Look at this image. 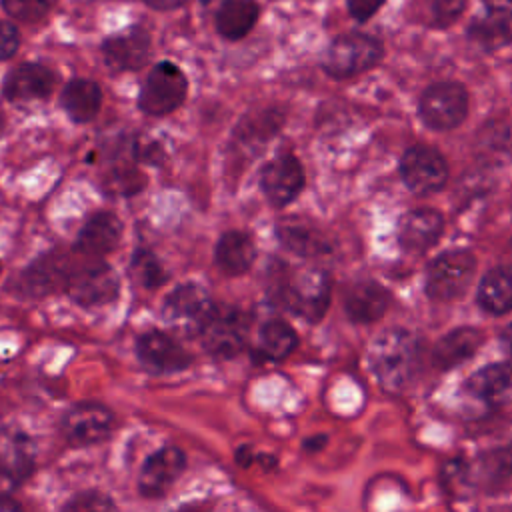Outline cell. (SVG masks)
I'll return each mask as SVG.
<instances>
[{
    "label": "cell",
    "mask_w": 512,
    "mask_h": 512,
    "mask_svg": "<svg viewBox=\"0 0 512 512\" xmlns=\"http://www.w3.org/2000/svg\"><path fill=\"white\" fill-rule=\"evenodd\" d=\"M466 390L480 402L502 408L512 404V364H488L466 380Z\"/></svg>",
    "instance_id": "obj_17"
},
{
    "label": "cell",
    "mask_w": 512,
    "mask_h": 512,
    "mask_svg": "<svg viewBox=\"0 0 512 512\" xmlns=\"http://www.w3.org/2000/svg\"><path fill=\"white\" fill-rule=\"evenodd\" d=\"M34 468V448L22 432H0V482L20 484Z\"/></svg>",
    "instance_id": "obj_20"
},
{
    "label": "cell",
    "mask_w": 512,
    "mask_h": 512,
    "mask_svg": "<svg viewBox=\"0 0 512 512\" xmlns=\"http://www.w3.org/2000/svg\"><path fill=\"white\" fill-rule=\"evenodd\" d=\"M280 296L284 306L296 316L308 322H318L330 304V278L316 268L300 270L282 286Z\"/></svg>",
    "instance_id": "obj_5"
},
{
    "label": "cell",
    "mask_w": 512,
    "mask_h": 512,
    "mask_svg": "<svg viewBox=\"0 0 512 512\" xmlns=\"http://www.w3.org/2000/svg\"><path fill=\"white\" fill-rule=\"evenodd\" d=\"M132 272L146 288H158L166 282V270L150 250H136L132 256Z\"/></svg>",
    "instance_id": "obj_31"
},
{
    "label": "cell",
    "mask_w": 512,
    "mask_h": 512,
    "mask_svg": "<svg viewBox=\"0 0 512 512\" xmlns=\"http://www.w3.org/2000/svg\"><path fill=\"white\" fill-rule=\"evenodd\" d=\"M442 216L432 208L410 210L398 222V242L406 252L418 254L428 250L442 234Z\"/></svg>",
    "instance_id": "obj_18"
},
{
    "label": "cell",
    "mask_w": 512,
    "mask_h": 512,
    "mask_svg": "<svg viewBox=\"0 0 512 512\" xmlns=\"http://www.w3.org/2000/svg\"><path fill=\"white\" fill-rule=\"evenodd\" d=\"M140 364L154 374L180 372L190 364V354L168 334L152 330L136 340Z\"/></svg>",
    "instance_id": "obj_13"
},
{
    "label": "cell",
    "mask_w": 512,
    "mask_h": 512,
    "mask_svg": "<svg viewBox=\"0 0 512 512\" xmlns=\"http://www.w3.org/2000/svg\"><path fill=\"white\" fill-rule=\"evenodd\" d=\"M420 340L402 328H390L378 334L368 348V364L378 382L388 390H404L414 382L420 368Z\"/></svg>",
    "instance_id": "obj_1"
},
{
    "label": "cell",
    "mask_w": 512,
    "mask_h": 512,
    "mask_svg": "<svg viewBox=\"0 0 512 512\" xmlns=\"http://www.w3.org/2000/svg\"><path fill=\"white\" fill-rule=\"evenodd\" d=\"M254 258H256V246L252 236H248L246 232L228 230L216 242L214 262L222 272L230 276L244 274L254 264Z\"/></svg>",
    "instance_id": "obj_22"
},
{
    "label": "cell",
    "mask_w": 512,
    "mask_h": 512,
    "mask_svg": "<svg viewBox=\"0 0 512 512\" xmlns=\"http://www.w3.org/2000/svg\"><path fill=\"white\" fill-rule=\"evenodd\" d=\"M278 240L300 256H322L330 250L326 238L304 222H286L276 228Z\"/></svg>",
    "instance_id": "obj_27"
},
{
    "label": "cell",
    "mask_w": 512,
    "mask_h": 512,
    "mask_svg": "<svg viewBox=\"0 0 512 512\" xmlns=\"http://www.w3.org/2000/svg\"><path fill=\"white\" fill-rule=\"evenodd\" d=\"M144 2L150 4L152 8H158V10H170V8L182 6L186 0H144Z\"/></svg>",
    "instance_id": "obj_39"
},
{
    "label": "cell",
    "mask_w": 512,
    "mask_h": 512,
    "mask_svg": "<svg viewBox=\"0 0 512 512\" xmlns=\"http://www.w3.org/2000/svg\"><path fill=\"white\" fill-rule=\"evenodd\" d=\"M382 58V44L368 34H342L330 42L322 56V68L336 78L356 76L370 70Z\"/></svg>",
    "instance_id": "obj_3"
},
{
    "label": "cell",
    "mask_w": 512,
    "mask_h": 512,
    "mask_svg": "<svg viewBox=\"0 0 512 512\" xmlns=\"http://www.w3.org/2000/svg\"><path fill=\"white\" fill-rule=\"evenodd\" d=\"M482 344V332H478L476 328H456L452 332H448L446 336H442L434 350H432V358L436 362V366L440 368H454L458 364H462L464 360H468L470 356H474V352L478 350V346Z\"/></svg>",
    "instance_id": "obj_25"
},
{
    "label": "cell",
    "mask_w": 512,
    "mask_h": 512,
    "mask_svg": "<svg viewBox=\"0 0 512 512\" xmlns=\"http://www.w3.org/2000/svg\"><path fill=\"white\" fill-rule=\"evenodd\" d=\"M122 238V222L112 212H96L80 230L76 248L88 256H104Z\"/></svg>",
    "instance_id": "obj_21"
},
{
    "label": "cell",
    "mask_w": 512,
    "mask_h": 512,
    "mask_svg": "<svg viewBox=\"0 0 512 512\" xmlns=\"http://www.w3.org/2000/svg\"><path fill=\"white\" fill-rule=\"evenodd\" d=\"M468 112V94L458 82H438L426 88L420 98V116L434 130L458 126Z\"/></svg>",
    "instance_id": "obj_7"
},
{
    "label": "cell",
    "mask_w": 512,
    "mask_h": 512,
    "mask_svg": "<svg viewBox=\"0 0 512 512\" xmlns=\"http://www.w3.org/2000/svg\"><path fill=\"white\" fill-rule=\"evenodd\" d=\"M56 86V74L34 62H26L8 72L2 84V94L12 104H22L38 98H46Z\"/></svg>",
    "instance_id": "obj_16"
},
{
    "label": "cell",
    "mask_w": 512,
    "mask_h": 512,
    "mask_svg": "<svg viewBox=\"0 0 512 512\" xmlns=\"http://www.w3.org/2000/svg\"><path fill=\"white\" fill-rule=\"evenodd\" d=\"M248 336V318L238 308H218L214 310L210 322L200 334L202 346L214 358L226 360L236 356Z\"/></svg>",
    "instance_id": "obj_8"
},
{
    "label": "cell",
    "mask_w": 512,
    "mask_h": 512,
    "mask_svg": "<svg viewBox=\"0 0 512 512\" xmlns=\"http://www.w3.org/2000/svg\"><path fill=\"white\" fill-rule=\"evenodd\" d=\"M382 2L384 0H346L350 14L360 22L374 16L378 12V8L382 6Z\"/></svg>",
    "instance_id": "obj_37"
},
{
    "label": "cell",
    "mask_w": 512,
    "mask_h": 512,
    "mask_svg": "<svg viewBox=\"0 0 512 512\" xmlns=\"http://www.w3.org/2000/svg\"><path fill=\"white\" fill-rule=\"evenodd\" d=\"M400 176L414 194H432L444 186L448 166L434 148L412 146L400 160Z\"/></svg>",
    "instance_id": "obj_10"
},
{
    "label": "cell",
    "mask_w": 512,
    "mask_h": 512,
    "mask_svg": "<svg viewBox=\"0 0 512 512\" xmlns=\"http://www.w3.org/2000/svg\"><path fill=\"white\" fill-rule=\"evenodd\" d=\"M488 14L512 18V0H482Z\"/></svg>",
    "instance_id": "obj_38"
},
{
    "label": "cell",
    "mask_w": 512,
    "mask_h": 512,
    "mask_svg": "<svg viewBox=\"0 0 512 512\" xmlns=\"http://www.w3.org/2000/svg\"><path fill=\"white\" fill-rule=\"evenodd\" d=\"M502 346L508 352V356L512 358V324L506 326V330L502 332Z\"/></svg>",
    "instance_id": "obj_41"
},
{
    "label": "cell",
    "mask_w": 512,
    "mask_h": 512,
    "mask_svg": "<svg viewBox=\"0 0 512 512\" xmlns=\"http://www.w3.org/2000/svg\"><path fill=\"white\" fill-rule=\"evenodd\" d=\"M114 424L112 412L96 402H82L72 406L62 418V432L68 442L76 446L96 444L108 438Z\"/></svg>",
    "instance_id": "obj_11"
},
{
    "label": "cell",
    "mask_w": 512,
    "mask_h": 512,
    "mask_svg": "<svg viewBox=\"0 0 512 512\" xmlns=\"http://www.w3.org/2000/svg\"><path fill=\"white\" fill-rule=\"evenodd\" d=\"M144 176L138 168L132 166H116L112 168L106 178H104V188L110 194H120V196H130L138 190L144 188Z\"/></svg>",
    "instance_id": "obj_32"
},
{
    "label": "cell",
    "mask_w": 512,
    "mask_h": 512,
    "mask_svg": "<svg viewBox=\"0 0 512 512\" xmlns=\"http://www.w3.org/2000/svg\"><path fill=\"white\" fill-rule=\"evenodd\" d=\"M186 456L176 446H164L150 454L138 474V490L148 498L162 496L182 474Z\"/></svg>",
    "instance_id": "obj_14"
},
{
    "label": "cell",
    "mask_w": 512,
    "mask_h": 512,
    "mask_svg": "<svg viewBox=\"0 0 512 512\" xmlns=\"http://www.w3.org/2000/svg\"><path fill=\"white\" fill-rule=\"evenodd\" d=\"M62 278H64V272H62V264L58 262V258L56 260L42 258V260L34 262L26 274H22V280L32 294H46V292L54 290L56 282Z\"/></svg>",
    "instance_id": "obj_30"
},
{
    "label": "cell",
    "mask_w": 512,
    "mask_h": 512,
    "mask_svg": "<svg viewBox=\"0 0 512 512\" xmlns=\"http://www.w3.org/2000/svg\"><path fill=\"white\" fill-rule=\"evenodd\" d=\"M466 0H430V12H432V20L440 26L454 22L462 8H464Z\"/></svg>",
    "instance_id": "obj_35"
},
{
    "label": "cell",
    "mask_w": 512,
    "mask_h": 512,
    "mask_svg": "<svg viewBox=\"0 0 512 512\" xmlns=\"http://www.w3.org/2000/svg\"><path fill=\"white\" fill-rule=\"evenodd\" d=\"M390 306V292L374 280H362L354 284L346 298L344 310L352 322L370 324L384 316Z\"/></svg>",
    "instance_id": "obj_19"
},
{
    "label": "cell",
    "mask_w": 512,
    "mask_h": 512,
    "mask_svg": "<svg viewBox=\"0 0 512 512\" xmlns=\"http://www.w3.org/2000/svg\"><path fill=\"white\" fill-rule=\"evenodd\" d=\"M52 2L54 0H2V8L16 20L36 22L50 10Z\"/></svg>",
    "instance_id": "obj_34"
},
{
    "label": "cell",
    "mask_w": 512,
    "mask_h": 512,
    "mask_svg": "<svg viewBox=\"0 0 512 512\" xmlns=\"http://www.w3.org/2000/svg\"><path fill=\"white\" fill-rule=\"evenodd\" d=\"M0 512H22L20 506L8 498V496H0Z\"/></svg>",
    "instance_id": "obj_40"
},
{
    "label": "cell",
    "mask_w": 512,
    "mask_h": 512,
    "mask_svg": "<svg viewBox=\"0 0 512 512\" xmlns=\"http://www.w3.org/2000/svg\"><path fill=\"white\" fill-rule=\"evenodd\" d=\"M178 512H206V510H202V506H200V504H196V506H186V508H180Z\"/></svg>",
    "instance_id": "obj_42"
},
{
    "label": "cell",
    "mask_w": 512,
    "mask_h": 512,
    "mask_svg": "<svg viewBox=\"0 0 512 512\" xmlns=\"http://www.w3.org/2000/svg\"><path fill=\"white\" fill-rule=\"evenodd\" d=\"M186 90L188 82L184 72L172 62H158L142 84L138 106L150 116H162L184 102Z\"/></svg>",
    "instance_id": "obj_6"
},
{
    "label": "cell",
    "mask_w": 512,
    "mask_h": 512,
    "mask_svg": "<svg viewBox=\"0 0 512 512\" xmlns=\"http://www.w3.org/2000/svg\"><path fill=\"white\" fill-rule=\"evenodd\" d=\"M18 44H20L18 30L10 22L0 20V60L10 58L18 50Z\"/></svg>",
    "instance_id": "obj_36"
},
{
    "label": "cell",
    "mask_w": 512,
    "mask_h": 512,
    "mask_svg": "<svg viewBox=\"0 0 512 512\" xmlns=\"http://www.w3.org/2000/svg\"><path fill=\"white\" fill-rule=\"evenodd\" d=\"M66 288L76 304L94 308L116 300L120 280L106 262H92L72 272L66 280Z\"/></svg>",
    "instance_id": "obj_9"
},
{
    "label": "cell",
    "mask_w": 512,
    "mask_h": 512,
    "mask_svg": "<svg viewBox=\"0 0 512 512\" xmlns=\"http://www.w3.org/2000/svg\"><path fill=\"white\" fill-rule=\"evenodd\" d=\"M468 36L486 50L502 48L512 42V18L492 14H488V18H476L468 28Z\"/></svg>",
    "instance_id": "obj_29"
},
{
    "label": "cell",
    "mask_w": 512,
    "mask_h": 512,
    "mask_svg": "<svg viewBox=\"0 0 512 512\" xmlns=\"http://www.w3.org/2000/svg\"><path fill=\"white\" fill-rule=\"evenodd\" d=\"M214 310L216 304L202 286L182 284L166 296L162 316L174 332L194 338L202 334Z\"/></svg>",
    "instance_id": "obj_2"
},
{
    "label": "cell",
    "mask_w": 512,
    "mask_h": 512,
    "mask_svg": "<svg viewBox=\"0 0 512 512\" xmlns=\"http://www.w3.org/2000/svg\"><path fill=\"white\" fill-rule=\"evenodd\" d=\"M150 34L142 26H128L102 42V54L110 70H138L150 58Z\"/></svg>",
    "instance_id": "obj_12"
},
{
    "label": "cell",
    "mask_w": 512,
    "mask_h": 512,
    "mask_svg": "<svg viewBox=\"0 0 512 512\" xmlns=\"http://www.w3.org/2000/svg\"><path fill=\"white\" fill-rule=\"evenodd\" d=\"M0 270H2V268H0Z\"/></svg>",
    "instance_id": "obj_43"
},
{
    "label": "cell",
    "mask_w": 512,
    "mask_h": 512,
    "mask_svg": "<svg viewBox=\"0 0 512 512\" xmlns=\"http://www.w3.org/2000/svg\"><path fill=\"white\" fill-rule=\"evenodd\" d=\"M258 344H260V350H262V354L266 358L282 360V358L292 354V350L298 344V336H296L294 328L288 322H284V320H268L260 328Z\"/></svg>",
    "instance_id": "obj_28"
},
{
    "label": "cell",
    "mask_w": 512,
    "mask_h": 512,
    "mask_svg": "<svg viewBox=\"0 0 512 512\" xmlns=\"http://www.w3.org/2000/svg\"><path fill=\"white\" fill-rule=\"evenodd\" d=\"M62 512H118V510L108 494H102L98 490H86L72 496L64 504Z\"/></svg>",
    "instance_id": "obj_33"
},
{
    "label": "cell",
    "mask_w": 512,
    "mask_h": 512,
    "mask_svg": "<svg viewBox=\"0 0 512 512\" xmlns=\"http://www.w3.org/2000/svg\"><path fill=\"white\" fill-rule=\"evenodd\" d=\"M478 304L490 314L512 310V266H496L484 274L478 288Z\"/></svg>",
    "instance_id": "obj_26"
},
{
    "label": "cell",
    "mask_w": 512,
    "mask_h": 512,
    "mask_svg": "<svg viewBox=\"0 0 512 512\" xmlns=\"http://www.w3.org/2000/svg\"><path fill=\"white\" fill-rule=\"evenodd\" d=\"M60 104L72 122L86 124L98 114L102 104V92L96 82L76 78L64 86L60 94Z\"/></svg>",
    "instance_id": "obj_23"
},
{
    "label": "cell",
    "mask_w": 512,
    "mask_h": 512,
    "mask_svg": "<svg viewBox=\"0 0 512 512\" xmlns=\"http://www.w3.org/2000/svg\"><path fill=\"white\" fill-rule=\"evenodd\" d=\"M304 186L302 164L290 156H278L268 162L260 174V188L274 206L290 204Z\"/></svg>",
    "instance_id": "obj_15"
},
{
    "label": "cell",
    "mask_w": 512,
    "mask_h": 512,
    "mask_svg": "<svg viewBox=\"0 0 512 512\" xmlns=\"http://www.w3.org/2000/svg\"><path fill=\"white\" fill-rule=\"evenodd\" d=\"M260 6L256 0H222L216 10V30L226 40L244 38L256 24Z\"/></svg>",
    "instance_id": "obj_24"
},
{
    "label": "cell",
    "mask_w": 512,
    "mask_h": 512,
    "mask_svg": "<svg viewBox=\"0 0 512 512\" xmlns=\"http://www.w3.org/2000/svg\"><path fill=\"white\" fill-rule=\"evenodd\" d=\"M476 272V258L466 250L444 252L434 258L426 272V294L434 300H456L466 292Z\"/></svg>",
    "instance_id": "obj_4"
}]
</instances>
